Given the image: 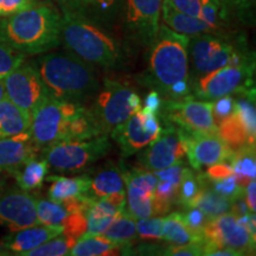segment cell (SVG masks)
<instances>
[{"instance_id": "1", "label": "cell", "mask_w": 256, "mask_h": 256, "mask_svg": "<svg viewBox=\"0 0 256 256\" xmlns=\"http://www.w3.org/2000/svg\"><path fill=\"white\" fill-rule=\"evenodd\" d=\"M190 37L178 34L166 25L150 46L146 83L165 100H176L192 95L188 70Z\"/></svg>"}, {"instance_id": "2", "label": "cell", "mask_w": 256, "mask_h": 256, "mask_svg": "<svg viewBox=\"0 0 256 256\" xmlns=\"http://www.w3.org/2000/svg\"><path fill=\"white\" fill-rule=\"evenodd\" d=\"M0 40L23 55H40L60 44V14L49 2L30 8L0 20Z\"/></svg>"}, {"instance_id": "3", "label": "cell", "mask_w": 256, "mask_h": 256, "mask_svg": "<svg viewBox=\"0 0 256 256\" xmlns=\"http://www.w3.org/2000/svg\"><path fill=\"white\" fill-rule=\"evenodd\" d=\"M28 132L40 150L60 142L100 136L87 108L51 96L31 113Z\"/></svg>"}, {"instance_id": "4", "label": "cell", "mask_w": 256, "mask_h": 256, "mask_svg": "<svg viewBox=\"0 0 256 256\" xmlns=\"http://www.w3.org/2000/svg\"><path fill=\"white\" fill-rule=\"evenodd\" d=\"M60 43L80 58L101 68H115L122 62V50L113 37L90 18L60 2Z\"/></svg>"}, {"instance_id": "5", "label": "cell", "mask_w": 256, "mask_h": 256, "mask_svg": "<svg viewBox=\"0 0 256 256\" xmlns=\"http://www.w3.org/2000/svg\"><path fill=\"white\" fill-rule=\"evenodd\" d=\"M51 98L82 104L98 92L95 66L70 52H49L34 60Z\"/></svg>"}, {"instance_id": "6", "label": "cell", "mask_w": 256, "mask_h": 256, "mask_svg": "<svg viewBox=\"0 0 256 256\" xmlns=\"http://www.w3.org/2000/svg\"><path fill=\"white\" fill-rule=\"evenodd\" d=\"M188 58L196 78L223 66L255 63L254 52L248 50L242 38L232 40L223 36L222 32L190 37Z\"/></svg>"}, {"instance_id": "7", "label": "cell", "mask_w": 256, "mask_h": 256, "mask_svg": "<svg viewBox=\"0 0 256 256\" xmlns=\"http://www.w3.org/2000/svg\"><path fill=\"white\" fill-rule=\"evenodd\" d=\"M140 108V98L133 88L116 80L106 78L101 92L88 110L98 132L108 136Z\"/></svg>"}, {"instance_id": "8", "label": "cell", "mask_w": 256, "mask_h": 256, "mask_svg": "<svg viewBox=\"0 0 256 256\" xmlns=\"http://www.w3.org/2000/svg\"><path fill=\"white\" fill-rule=\"evenodd\" d=\"M110 150L108 136L60 142L42 150L49 168L60 172H78L100 160Z\"/></svg>"}, {"instance_id": "9", "label": "cell", "mask_w": 256, "mask_h": 256, "mask_svg": "<svg viewBox=\"0 0 256 256\" xmlns=\"http://www.w3.org/2000/svg\"><path fill=\"white\" fill-rule=\"evenodd\" d=\"M255 63L228 66L197 78L191 92L200 100L214 101L226 95L246 94L255 90Z\"/></svg>"}, {"instance_id": "10", "label": "cell", "mask_w": 256, "mask_h": 256, "mask_svg": "<svg viewBox=\"0 0 256 256\" xmlns=\"http://www.w3.org/2000/svg\"><path fill=\"white\" fill-rule=\"evenodd\" d=\"M212 101L197 100L194 95L176 100L162 98L159 113L162 122L174 124L185 134L217 132Z\"/></svg>"}, {"instance_id": "11", "label": "cell", "mask_w": 256, "mask_h": 256, "mask_svg": "<svg viewBox=\"0 0 256 256\" xmlns=\"http://www.w3.org/2000/svg\"><path fill=\"white\" fill-rule=\"evenodd\" d=\"M204 240V255L218 248H228L240 255L255 254V236L248 232L238 216L232 212L214 217L206 220L202 229Z\"/></svg>"}, {"instance_id": "12", "label": "cell", "mask_w": 256, "mask_h": 256, "mask_svg": "<svg viewBox=\"0 0 256 256\" xmlns=\"http://www.w3.org/2000/svg\"><path fill=\"white\" fill-rule=\"evenodd\" d=\"M2 81L6 98L30 115L50 96L34 62L24 60Z\"/></svg>"}, {"instance_id": "13", "label": "cell", "mask_w": 256, "mask_h": 256, "mask_svg": "<svg viewBox=\"0 0 256 256\" xmlns=\"http://www.w3.org/2000/svg\"><path fill=\"white\" fill-rule=\"evenodd\" d=\"M162 132L158 114L144 107L110 132L119 144L122 156L136 154L156 139Z\"/></svg>"}, {"instance_id": "14", "label": "cell", "mask_w": 256, "mask_h": 256, "mask_svg": "<svg viewBox=\"0 0 256 256\" xmlns=\"http://www.w3.org/2000/svg\"><path fill=\"white\" fill-rule=\"evenodd\" d=\"M217 132L232 150L255 146V90L241 94V98L235 100L234 110L217 124Z\"/></svg>"}, {"instance_id": "15", "label": "cell", "mask_w": 256, "mask_h": 256, "mask_svg": "<svg viewBox=\"0 0 256 256\" xmlns=\"http://www.w3.org/2000/svg\"><path fill=\"white\" fill-rule=\"evenodd\" d=\"M142 151L138 160L142 168L150 171L178 164L186 156V134L174 124L164 122L158 138Z\"/></svg>"}, {"instance_id": "16", "label": "cell", "mask_w": 256, "mask_h": 256, "mask_svg": "<svg viewBox=\"0 0 256 256\" xmlns=\"http://www.w3.org/2000/svg\"><path fill=\"white\" fill-rule=\"evenodd\" d=\"M126 190V210L134 220L153 217V192L158 184L154 172L146 168H121Z\"/></svg>"}, {"instance_id": "17", "label": "cell", "mask_w": 256, "mask_h": 256, "mask_svg": "<svg viewBox=\"0 0 256 256\" xmlns=\"http://www.w3.org/2000/svg\"><path fill=\"white\" fill-rule=\"evenodd\" d=\"M36 203L37 198L22 188L0 192V226L14 232L40 224Z\"/></svg>"}, {"instance_id": "18", "label": "cell", "mask_w": 256, "mask_h": 256, "mask_svg": "<svg viewBox=\"0 0 256 256\" xmlns=\"http://www.w3.org/2000/svg\"><path fill=\"white\" fill-rule=\"evenodd\" d=\"M162 0H128L126 26L138 43L150 46L160 26Z\"/></svg>"}, {"instance_id": "19", "label": "cell", "mask_w": 256, "mask_h": 256, "mask_svg": "<svg viewBox=\"0 0 256 256\" xmlns=\"http://www.w3.org/2000/svg\"><path fill=\"white\" fill-rule=\"evenodd\" d=\"M230 148L218 132L186 134V156L194 170L210 168L224 162L232 154Z\"/></svg>"}, {"instance_id": "20", "label": "cell", "mask_w": 256, "mask_h": 256, "mask_svg": "<svg viewBox=\"0 0 256 256\" xmlns=\"http://www.w3.org/2000/svg\"><path fill=\"white\" fill-rule=\"evenodd\" d=\"M63 232L62 226H36L10 232L0 241V254H14L24 256L25 252L37 248L55 236Z\"/></svg>"}, {"instance_id": "21", "label": "cell", "mask_w": 256, "mask_h": 256, "mask_svg": "<svg viewBox=\"0 0 256 256\" xmlns=\"http://www.w3.org/2000/svg\"><path fill=\"white\" fill-rule=\"evenodd\" d=\"M40 150L28 130L14 136L0 138V172L14 174L28 162L36 159Z\"/></svg>"}, {"instance_id": "22", "label": "cell", "mask_w": 256, "mask_h": 256, "mask_svg": "<svg viewBox=\"0 0 256 256\" xmlns=\"http://www.w3.org/2000/svg\"><path fill=\"white\" fill-rule=\"evenodd\" d=\"M126 210V191L92 200L87 210L88 235H101L108 226Z\"/></svg>"}, {"instance_id": "23", "label": "cell", "mask_w": 256, "mask_h": 256, "mask_svg": "<svg viewBox=\"0 0 256 256\" xmlns=\"http://www.w3.org/2000/svg\"><path fill=\"white\" fill-rule=\"evenodd\" d=\"M162 23L168 28L185 36L194 37L202 34H212L215 32L203 19L192 17L178 11L168 2V0H162Z\"/></svg>"}, {"instance_id": "24", "label": "cell", "mask_w": 256, "mask_h": 256, "mask_svg": "<svg viewBox=\"0 0 256 256\" xmlns=\"http://www.w3.org/2000/svg\"><path fill=\"white\" fill-rule=\"evenodd\" d=\"M120 192H124L122 171L113 162H110L102 168L94 177H90V184L86 196L90 200H100Z\"/></svg>"}, {"instance_id": "25", "label": "cell", "mask_w": 256, "mask_h": 256, "mask_svg": "<svg viewBox=\"0 0 256 256\" xmlns=\"http://www.w3.org/2000/svg\"><path fill=\"white\" fill-rule=\"evenodd\" d=\"M46 179L51 183L49 190H48L49 200L56 202H64L72 200V198L86 196L89 184H90V176L89 174H81L76 176V177L49 176Z\"/></svg>"}, {"instance_id": "26", "label": "cell", "mask_w": 256, "mask_h": 256, "mask_svg": "<svg viewBox=\"0 0 256 256\" xmlns=\"http://www.w3.org/2000/svg\"><path fill=\"white\" fill-rule=\"evenodd\" d=\"M198 176H200V188L196 196L188 202L186 208H198L200 211H203L208 220L220 216L223 214L232 212V200L220 196V194L214 191L209 185L204 183L200 174Z\"/></svg>"}, {"instance_id": "27", "label": "cell", "mask_w": 256, "mask_h": 256, "mask_svg": "<svg viewBox=\"0 0 256 256\" xmlns=\"http://www.w3.org/2000/svg\"><path fill=\"white\" fill-rule=\"evenodd\" d=\"M31 115L10 98L0 100V138L14 136L28 130Z\"/></svg>"}, {"instance_id": "28", "label": "cell", "mask_w": 256, "mask_h": 256, "mask_svg": "<svg viewBox=\"0 0 256 256\" xmlns=\"http://www.w3.org/2000/svg\"><path fill=\"white\" fill-rule=\"evenodd\" d=\"M162 218V240L170 246H185L204 241L202 232H194L186 226L182 212H171Z\"/></svg>"}, {"instance_id": "29", "label": "cell", "mask_w": 256, "mask_h": 256, "mask_svg": "<svg viewBox=\"0 0 256 256\" xmlns=\"http://www.w3.org/2000/svg\"><path fill=\"white\" fill-rule=\"evenodd\" d=\"M122 247L104 235H84L76 241L69 255L72 256H104L118 255Z\"/></svg>"}, {"instance_id": "30", "label": "cell", "mask_w": 256, "mask_h": 256, "mask_svg": "<svg viewBox=\"0 0 256 256\" xmlns=\"http://www.w3.org/2000/svg\"><path fill=\"white\" fill-rule=\"evenodd\" d=\"M226 160L232 166L234 174L238 178V182L243 188H246V185L249 182L255 179V146H244L240 147L238 150H232V154Z\"/></svg>"}, {"instance_id": "31", "label": "cell", "mask_w": 256, "mask_h": 256, "mask_svg": "<svg viewBox=\"0 0 256 256\" xmlns=\"http://www.w3.org/2000/svg\"><path fill=\"white\" fill-rule=\"evenodd\" d=\"M49 165L44 159H32L12 176L16 178L18 188L28 192L43 186L44 180L49 174Z\"/></svg>"}, {"instance_id": "32", "label": "cell", "mask_w": 256, "mask_h": 256, "mask_svg": "<svg viewBox=\"0 0 256 256\" xmlns=\"http://www.w3.org/2000/svg\"><path fill=\"white\" fill-rule=\"evenodd\" d=\"M136 220L127 210H124L120 216H118L112 222L108 228L101 235L110 238L118 244H120L122 249H128L136 240Z\"/></svg>"}, {"instance_id": "33", "label": "cell", "mask_w": 256, "mask_h": 256, "mask_svg": "<svg viewBox=\"0 0 256 256\" xmlns=\"http://www.w3.org/2000/svg\"><path fill=\"white\" fill-rule=\"evenodd\" d=\"M78 238H72L68 234L62 232L55 236L37 248L25 252L24 256H64L69 255Z\"/></svg>"}, {"instance_id": "34", "label": "cell", "mask_w": 256, "mask_h": 256, "mask_svg": "<svg viewBox=\"0 0 256 256\" xmlns=\"http://www.w3.org/2000/svg\"><path fill=\"white\" fill-rule=\"evenodd\" d=\"M203 182L206 185L220 194V196L228 198L230 200H238V197L244 196V188L238 182L235 174H226L216 178H206L203 174H200Z\"/></svg>"}, {"instance_id": "35", "label": "cell", "mask_w": 256, "mask_h": 256, "mask_svg": "<svg viewBox=\"0 0 256 256\" xmlns=\"http://www.w3.org/2000/svg\"><path fill=\"white\" fill-rule=\"evenodd\" d=\"M200 19L215 32H222L226 20L218 0H200Z\"/></svg>"}, {"instance_id": "36", "label": "cell", "mask_w": 256, "mask_h": 256, "mask_svg": "<svg viewBox=\"0 0 256 256\" xmlns=\"http://www.w3.org/2000/svg\"><path fill=\"white\" fill-rule=\"evenodd\" d=\"M74 10L90 18V14H107L118 0H63Z\"/></svg>"}, {"instance_id": "37", "label": "cell", "mask_w": 256, "mask_h": 256, "mask_svg": "<svg viewBox=\"0 0 256 256\" xmlns=\"http://www.w3.org/2000/svg\"><path fill=\"white\" fill-rule=\"evenodd\" d=\"M162 217H147L136 220V236L142 241H159L162 240Z\"/></svg>"}, {"instance_id": "38", "label": "cell", "mask_w": 256, "mask_h": 256, "mask_svg": "<svg viewBox=\"0 0 256 256\" xmlns=\"http://www.w3.org/2000/svg\"><path fill=\"white\" fill-rule=\"evenodd\" d=\"M200 188V176L194 174V168H188V172L182 179L180 186H179L178 202L177 206H183L184 209L188 206V202L196 196V194Z\"/></svg>"}, {"instance_id": "39", "label": "cell", "mask_w": 256, "mask_h": 256, "mask_svg": "<svg viewBox=\"0 0 256 256\" xmlns=\"http://www.w3.org/2000/svg\"><path fill=\"white\" fill-rule=\"evenodd\" d=\"M24 60L25 55L12 49L5 42L0 40V78H4Z\"/></svg>"}, {"instance_id": "40", "label": "cell", "mask_w": 256, "mask_h": 256, "mask_svg": "<svg viewBox=\"0 0 256 256\" xmlns=\"http://www.w3.org/2000/svg\"><path fill=\"white\" fill-rule=\"evenodd\" d=\"M212 104L214 119H215L216 124H218L224 118L228 116V115L234 110V107H235V98H232V95H226L223 96V98L214 100Z\"/></svg>"}, {"instance_id": "41", "label": "cell", "mask_w": 256, "mask_h": 256, "mask_svg": "<svg viewBox=\"0 0 256 256\" xmlns=\"http://www.w3.org/2000/svg\"><path fill=\"white\" fill-rule=\"evenodd\" d=\"M182 216L188 228L196 232H202V229L208 220L203 211H200L198 208H185V210L182 212Z\"/></svg>"}, {"instance_id": "42", "label": "cell", "mask_w": 256, "mask_h": 256, "mask_svg": "<svg viewBox=\"0 0 256 256\" xmlns=\"http://www.w3.org/2000/svg\"><path fill=\"white\" fill-rule=\"evenodd\" d=\"M40 0H0V18L8 17L30 8Z\"/></svg>"}, {"instance_id": "43", "label": "cell", "mask_w": 256, "mask_h": 256, "mask_svg": "<svg viewBox=\"0 0 256 256\" xmlns=\"http://www.w3.org/2000/svg\"><path fill=\"white\" fill-rule=\"evenodd\" d=\"M168 2L185 14L200 17V0H168Z\"/></svg>"}, {"instance_id": "44", "label": "cell", "mask_w": 256, "mask_h": 256, "mask_svg": "<svg viewBox=\"0 0 256 256\" xmlns=\"http://www.w3.org/2000/svg\"><path fill=\"white\" fill-rule=\"evenodd\" d=\"M244 198L247 203L248 209L252 214H255L256 210V184L255 179L249 182L244 188Z\"/></svg>"}, {"instance_id": "45", "label": "cell", "mask_w": 256, "mask_h": 256, "mask_svg": "<svg viewBox=\"0 0 256 256\" xmlns=\"http://www.w3.org/2000/svg\"><path fill=\"white\" fill-rule=\"evenodd\" d=\"M162 96H160L159 92L156 90H152L145 98V107L148 108V110H151L152 112H154L156 114L159 113L160 108H162Z\"/></svg>"}, {"instance_id": "46", "label": "cell", "mask_w": 256, "mask_h": 256, "mask_svg": "<svg viewBox=\"0 0 256 256\" xmlns=\"http://www.w3.org/2000/svg\"><path fill=\"white\" fill-rule=\"evenodd\" d=\"M220 6L223 8V14L226 16V20H229L230 17L234 16V11H235L236 5L238 4L240 0H218Z\"/></svg>"}, {"instance_id": "47", "label": "cell", "mask_w": 256, "mask_h": 256, "mask_svg": "<svg viewBox=\"0 0 256 256\" xmlns=\"http://www.w3.org/2000/svg\"><path fill=\"white\" fill-rule=\"evenodd\" d=\"M209 255H211V256H241L238 252L232 250V249H228V248L215 249V250L211 252Z\"/></svg>"}, {"instance_id": "48", "label": "cell", "mask_w": 256, "mask_h": 256, "mask_svg": "<svg viewBox=\"0 0 256 256\" xmlns=\"http://www.w3.org/2000/svg\"><path fill=\"white\" fill-rule=\"evenodd\" d=\"M5 96V87H4V81L2 78H0V100Z\"/></svg>"}]
</instances>
